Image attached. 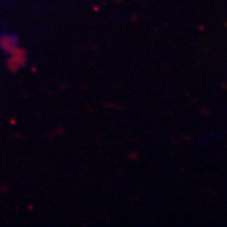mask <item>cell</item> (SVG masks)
I'll return each instance as SVG.
<instances>
[{"instance_id":"obj_1","label":"cell","mask_w":227,"mask_h":227,"mask_svg":"<svg viewBox=\"0 0 227 227\" xmlns=\"http://www.w3.org/2000/svg\"><path fill=\"white\" fill-rule=\"evenodd\" d=\"M18 38L12 35H3L0 37V48H2L4 52L12 53L17 46Z\"/></svg>"},{"instance_id":"obj_2","label":"cell","mask_w":227,"mask_h":227,"mask_svg":"<svg viewBox=\"0 0 227 227\" xmlns=\"http://www.w3.org/2000/svg\"><path fill=\"white\" fill-rule=\"evenodd\" d=\"M11 54H12V58L10 59V62H9V67L11 69H17L19 66L24 63V59H25L24 53L22 51L17 49L16 48Z\"/></svg>"}]
</instances>
